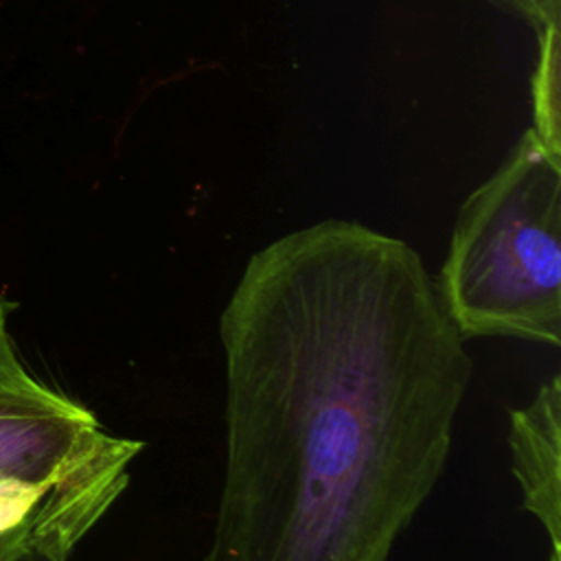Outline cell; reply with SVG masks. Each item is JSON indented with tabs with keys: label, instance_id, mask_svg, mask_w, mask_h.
Masks as SVG:
<instances>
[{
	"label": "cell",
	"instance_id": "5",
	"mask_svg": "<svg viewBox=\"0 0 561 561\" xmlns=\"http://www.w3.org/2000/svg\"><path fill=\"white\" fill-rule=\"evenodd\" d=\"M513 476L524 508L539 519L550 539V561L561 552V375L539 386L528 405L508 414Z\"/></svg>",
	"mask_w": 561,
	"mask_h": 561
},
{
	"label": "cell",
	"instance_id": "8",
	"mask_svg": "<svg viewBox=\"0 0 561 561\" xmlns=\"http://www.w3.org/2000/svg\"><path fill=\"white\" fill-rule=\"evenodd\" d=\"M28 370L22 366L7 324V305L0 300V388L26 377Z\"/></svg>",
	"mask_w": 561,
	"mask_h": 561
},
{
	"label": "cell",
	"instance_id": "2",
	"mask_svg": "<svg viewBox=\"0 0 561 561\" xmlns=\"http://www.w3.org/2000/svg\"><path fill=\"white\" fill-rule=\"evenodd\" d=\"M434 285L465 342L561 346V156L530 127L462 202Z\"/></svg>",
	"mask_w": 561,
	"mask_h": 561
},
{
	"label": "cell",
	"instance_id": "7",
	"mask_svg": "<svg viewBox=\"0 0 561 561\" xmlns=\"http://www.w3.org/2000/svg\"><path fill=\"white\" fill-rule=\"evenodd\" d=\"M484 4H491L500 9L502 13H508L526 24H530L535 31L550 18L559 15L557 7H550L546 0H480Z\"/></svg>",
	"mask_w": 561,
	"mask_h": 561
},
{
	"label": "cell",
	"instance_id": "10",
	"mask_svg": "<svg viewBox=\"0 0 561 561\" xmlns=\"http://www.w3.org/2000/svg\"><path fill=\"white\" fill-rule=\"evenodd\" d=\"M28 561H48V559H44V557H33V559H28Z\"/></svg>",
	"mask_w": 561,
	"mask_h": 561
},
{
	"label": "cell",
	"instance_id": "4",
	"mask_svg": "<svg viewBox=\"0 0 561 561\" xmlns=\"http://www.w3.org/2000/svg\"><path fill=\"white\" fill-rule=\"evenodd\" d=\"M129 482V467L112 465L55 482L0 473V561H68L83 535Z\"/></svg>",
	"mask_w": 561,
	"mask_h": 561
},
{
	"label": "cell",
	"instance_id": "1",
	"mask_svg": "<svg viewBox=\"0 0 561 561\" xmlns=\"http://www.w3.org/2000/svg\"><path fill=\"white\" fill-rule=\"evenodd\" d=\"M226 469L204 561H388L473 362L421 254L355 219L245 263L219 318Z\"/></svg>",
	"mask_w": 561,
	"mask_h": 561
},
{
	"label": "cell",
	"instance_id": "6",
	"mask_svg": "<svg viewBox=\"0 0 561 561\" xmlns=\"http://www.w3.org/2000/svg\"><path fill=\"white\" fill-rule=\"evenodd\" d=\"M559 15L546 20L537 28V61L533 72V125L535 136L561 156V81H559Z\"/></svg>",
	"mask_w": 561,
	"mask_h": 561
},
{
	"label": "cell",
	"instance_id": "3",
	"mask_svg": "<svg viewBox=\"0 0 561 561\" xmlns=\"http://www.w3.org/2000/svg\"><path fill=\"white\" fill-rule=\"evenodd\" d=\"M142 447L107 434L85 405L31 375L0 388V473L55 482L101 467H129Z\"/></svg>",
	"mask_w": 561,
	"mask_h": 561
},
{
	"label": "cell",
	"instance_id": "9",
	"mask_svg": "<svg viewBox=\"0 0 561 561\" xmlns=\"http://www.w3.org/2000/svg\"><path fill=\"white\" fill-rule=\"evenodd\" d=\"M550 7H557L559 9V0H546Z\"/></svg>",
	"mask_w": 561,
	"mask_h": 561
}]
</instances>
